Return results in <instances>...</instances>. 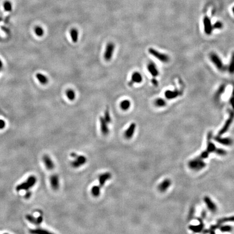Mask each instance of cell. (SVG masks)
<instances>
[{"mask_svg":"<svg viewBox=\"0 0 234 234\" xmlns=\"http://www.w3.org/2000/svg\"><path fill=\"white\" fill-rule=\"evenodd\" d=\"M37 183V178L34 176H30L29 177L26 181L18 185L16 190L17 191H20L21 190H28L32 188Z\"/></svg>","mask_w":234,"mask_h":234,"instance_id":"cell-1","label":"cell"},{"mask_svg":"<svg viewBox=\"0 0 234 234\" xmlns=\"http://www.w3.org/2000/svg\"><path fill=\"white\" fill-rule=\"evenodd\" d=\"M207 164L202 160L196 157L193 159L191 160L188 163V166L191 170L198 171L202 170L206 166Z\"/></svg>","mask_w":234,"mask_h":234,"instance_id":"cell-2","label":"cell"},{"mask_svg":"<svg viewBox=\"0 0 234 234\" xmlns=\"http://www.w3.org/2000/svg\"><path fill=\"white\" fill-rule=\"evenodd\" d=\"M210 59L211 62L214 64V65L218 70L221 71H224L225 70V67L224 66V64L222 62L220 57L216 54L215 53H211L210 55Z\"/></svg>","mask_w":234,"mask_h":234,"instance_id":"cell-3","label":"cell"},{"mask_svg":"<svg viewBox=\"0 0 234 234\" xmlns=\"http://www.w3.org/2000/svg\"><path fill=\"white\" fill-rule=\"evenodd\" d=\"M149 52L152 55H153L154 57H156L158 60H159L160 61L162 62L166 63L169 61V57L166 54H165L160 53L158 52V50L154 49L153 48H150L149 49Z\"/></svg>","mask_w":234,"mask_h":234,"instance_id":"cell-4","label":"cell"},{"mask_svg":"<svg viewBox=\"0 0 234 234\" xmlns=\"http://www.w3.org/2000/svg\"><path fill=\"white\" fill-rule=\"evenodd\" d=\"M228 111H229V117L228 119L226 120V121L225 123L224 126H223V127L221 128V130L219 131L218 136H221L222 135L224 134L225 133H226V132L228 131V130L230 126V125H231L232 121H233V120L234 119V112H233L231 110H229Z\"/></svg>","mask_w":234,"mask_h":234,"instance_id":"cell-5","label":"cell"},{"mask_svg":"<svg viewBox=\"0 0 234 234\" xmlns=\"http://www.w3.org/2000/svg\"><path fill=\"white\" fill-rule=\"evenodd\" d=\"M115 49V45L114 43L109 42L106 45L104 57L106 61H110L113 55Z\"/></svg>","mask_w":234,"mask_h":234,"instance_id":"cell-6","label":"cell"},{"mask_svg":"<svg viewBox=\"0 0 234 234\" xmlns=\"http://www.w3.org/2000/svg\"><path fill=\"white\" fill-rule=\"evenodd\" d=\"M143 81V77L138 72H135L131 76V80L128 82V86H132L134 84H140Z\"/></svg>","mask_w":234,"mask_h":234,"instance_id":"cell-7","label":"cell"},{"mask_svg":"<svg viewBox=\"0 0 234 234\" xmlns=\"http://www.w3.org/2000/svg\"><path fill=\"white\" fill-rule=\"evenodd\" d=\"M197 220L199 221V224L197 225H190L189 226V229L191 230L193 232L198 233L200 232L203 230L204 228V223L202 220V219L200 218H197Z\"/></svg>","mask_w":234,"mask_h":234,"instance_id":"cell-8","label":"cell"},{"mask_svg":"<svg viewBox=\"0 0 234 234\" xmlns=\"http://www.w3.org/2000/svg\"><path fill=\"white\" fill-rule=\"evenodd\" d=\"M203 24L204 27V31L207 35H210L213 30L211 20L208 16H206L203 19Z\"/></svg>","mask_w":234,"mask_h":234,"instance_id":"cell-9","label":"cell"},{"mask_svg":"<svg viewBox=\"0 0 234 234\" xmlns=\"http://www.w3.org/2000/svg\"><path fill=\"white\" fill-rule=\"evenodd\" d=\"M42 160L45 164L46 168L48 170L52 171L54 168V164L50 157L47 154H45L42 157Z\"/></svg>","mask_w":234,"mask_h":234,"instance_id":"cell-10","label":"cell"},{"mask_svg":"<svg viewBox=\"0 0 234 234\" xmlns=\"http://www.w3.org/2000/svg\"><path fill=\"white\" fill-rule=\"evenodd\" d=\"M214 140L220 144L225 146L231 145L233 143L232 140L230 138H222L220 136H216L214 137Z\"/></svg>","mask_w":234,"mask_h":234,"instance_id":"cell-11","label":"cell"},{"mask_svg":"<svg viewBox=\"0 0 234 234\" xmlns=\"http://www.w3.org/2000/svg\"><path fill=\"white\" fill-rule=\"evenodd\" d=\"M204 201L206 203L208 209L212 212H215L217 210V207L215 203L212 201L210 198L208 196H206L204 198Z\"/></svg>","mask_w":234,"mask_h":234,"instance_id":"cell-12","label":"cell"},{"mask_svg":"<svg viewBox=\"0 0 234 234\" xmlns=\"http://www.w3.org/2000/svg\"><path fill=\"white\" fill-rule=\"evenodd\" d=\"M50 183L52 188L54 190H58L59 188V179L58 176L56 174H53L50 176Z\"/></svg>","mask_w":234,"mask_h":234,"instance_id":"cell-13","label":"cell"},{"mask_svg":"<svg viewBox=\"0 0 234 234\" xmlns=\"http://www.w3.org/2000/svg\"><path fill=\"white\" fill-rule=\"evenodd\" d=\"M147 70L150 74L154 78L157 77L159 75V71H158L156 64L152 62H150L147 66Z\"/></svg>","mask_w":234,"mask_h":234,"instance_id":"cell-14","label":"cell"},{"mask_svg":"<svg viewBox=\"0 0 234 234\" xmlns=\"http://www.w3.org/2000/svg\"><path fill=\"white\" fill-rule=\"evenodd\" d=\"M171 185V181L169 179H165L159 184L158 187V190L161 192H164L168 189Z\"/></svg>","mask_w":234,"mask_h":234,"instance_id":"cell-15","label":"cell"},{"mask_svg":"<svg viewBox=\"0 0 234 234\" xmlns=\"http://www.w3.org/2000/svg\"><path fill=\"white\" fill-rule=\"evenodd\" d=\"M136 127V124L135 123H133L131 124V125L129 126L128 128L126 129V131L124 133L125 137L127 139H131L134 135Z\"/></svg>","mask_w":234,"mask_h":234,"instance_id":"cell-16","label":"cell"},{"mask_svg":"<svg viewBox=\"0 0 234 234\" xmlns=\"http://www.w3.org/2000/svg\"><path fill=\"white\" fill-rule=\"evenodd\" d=\"M100 123V127H101V131H102V133L106 136L109 133V128L108 127L107 123L105 121V119L103 117H100L99 118Z\"/></svg>","mask_w":234,"mask_h":234,"instance_id":"cell-17","label":"cell"},{"mask_svg":"<svg viewBox=\"0 0 234 234\" xmlns=\"http://www.w3.org/2000/svg\"><path fill=\"white\" fill-rule=\"evenodd\" d=\"M111 174L110 172H105L104 174L100 175L99 176V186L102 188L104 185H105V183L108 180H109L111 178Z\"/></svg>","mask_w":234,"mask_h":234,"instance_id":"cell-18","label":"cell"},{"mask_svg":"<svg viewBox=\"0 0 234 234\" xmlns=\"http://www.w3.org/2000/svg\"><path fill=\"white\" fill-rule=\"evenodd\" d=\"M26 217L29 222L32 223V224L37 225L40 224L43 221V217L42 216H39L38 218H35L33 215H26Z\"/></svg>","mask_w":234,"mask_h":234,"instance_id":"cell-19","label":"cell"},{"mask_svg":"<svg viewBox=\"0 0 234 234\" xmlns=\"http://www.w3.org/2000/svg\"><path fill=\"white\" fill-rule=\"evenodd\" d=\"M164 94L166 99L171 100L177 98L179 95V93L177 90H174V91L167 90V91L165 92Z\"/></svg>","mask_w":234,"mask_h":234,"instance_id":"cell-20","label":"cell"},{"mask_svg":"<svg viewBox=\"0 0 234 234\" xmlns=\"http://www.w3.org/2000/svg\"><path fill=\"white\" fill-rule=\"evenodd\" d=\"M70 35L73 42L77 43L79 39V31L76 28H72L70 30Z\"/></svg>","mask_w":234,"mask_h":234,"instance_id":"cell-21","label":"cell"},{"mask_svg":"<svg viewBox=\"0 0 234 234\" xmlns=\"http://www.w3.org/2000/svg\"><path fill=\"white\" fill-rule=\"evenodd\" d=\"M36 77L42 85H46L48 82V79L44 74L39 73L36 75Z\"/></svg>","mask_w":234,"mask_h":234,"instance_id":"cell-22","label":"cell"},{"mask_svg":"<svg viewBox=\"0 0 234 234\" xmlns=\"http://www.w3.org/2000/svg\"><path fill=\"white\" fill-rule=\"evenodd\" d=\"M131 107V102L128 100H124L120 103V107L123 111H127Z\"/></svg>","mask_w":234,"mask_h":234,"instance_id":"cell-23","label":"cell"},{"mask_svg":"<svg viewBox=\"0 0 234 234\" xmlns=\"http://www.w3.org/2000/svg\"><path fill=\"white\" fill-rule=\"evenodd\" d=\"M66 94L68 99L70 101H73L76 96L75 92L72 89H68L66 91Z\"/></svg>","mask_w":234,"mask_h":234,"instance_id":"cell-24","label":"cell"},{"mask_svg":"<svg viewBox=\"0 0 234 234\" xmlns=\"http://www.w3.org/2000/svg\"><path fill=\"white\" fill-rule=\"evenodd\" d=\"M100 190L101 187L99 185L93 186L91 189V193L92 195L95 197L99 196V195H100Z\"/></svg>","mask_w":234,"mask_h":234,"instance_id":"cell-25","label":"cell"},{"mask_svg":"<svg viewBox=\"0 0 234 234\" xmlns=\"http://www.w3.org/2000/svg\"><path fill=\"white\" fill-rule=\"evenodd\" d=\"M30 232L33 234H44V233H51L49 231L42 228H37L35 229H31L30 230Z\"/></svg>","mask_w":234,"mask_h":234,"instance_id":"cell-26","label":"cell"},{"mask_svg":"<svg viewBox=\"0 0 234 234\" xmlns=\"http://www.w3.org/2000/svg\"><path fill=\"white\" fill-rule=\"evenodd\" d=\"M154 105L158 107H164L166 105V101L162 98H157L154 100Z\"/></svg>","mask_w":234,"mask_h":234,"instance_id":"cell-27","label":"cell"},{"mask_svg":"<svg viewBox=\"0 0 234 234\" xmlns=\"http://www.w3.org/2000/svg\"><path fill=\"white\" fill-rule=\"evenodd\" d=\"M227 222H234V216L229 217H224L219 219L217 221V223L222 224L223 223Z\"/></svg>","mask_w":234,"mask_h":234,"instance_id":"cell-28","label":"cell"},{"mask_svg":"<svg viewBox=\"0 0 234 234\" xmlns=\"http://www.w3.org/2000/svg\"><path fill=\"white\" fill-rule=\"evenodd\" d=\"M216 149V146L214 143H211V141L207 142V149L206 150L207 151H208L209 153H211L214 152Z\"/></svg>","mask_w":234,"mask_h":234,"instance_id":"cell-29","label":"cell"},{"mask_svg":"<svg viewBox=\"0 0 234 234\" xmlns=\"http://www.w3.org/2000/svg\"><path fill=\"white\" fill-rule=\"evenodd\" d=\"M225 88H226V87H225V86L224 85H221L220 86V87H219V88L217 90L216 93V94H215L216 99H218V98H219V97L221 96V95L223 94V93L224 92Z\"/></svg>","mask_w":234,"mask_h":234,"instance_id":"cell-30","label":"cell"},{"mask_svg":"<svg viewBox=\"0 0 234 234\" xmlns=\"http://www.w3.org/2000/svg\"><path fill=\"white\" fill-rule=\"evenodd\" d=\"M228 70H229L230 73H231L232 74H234V52L232 53L231 58V61H230V62Z\"/></svg>","mask_w":234,"mask_h":234,"instance_id":"cell-31","label":"cell"},{"mask_svg":"<svg viewBox=\"0 0 234 234\" xmlns=\"http://www.w3.org/2000/svg\"><path fill=\"white\" fill-rule=\"evenodd\" d=\"M75 159H76L81 166L84 165L87 161V158L82 155H78L77 157L75 158Z\"/></svg>","mask_w":234,"mask_h":234,"instance_id":"cell-32","label":"cell"},{"mask_svg":"<svg viewBox=\"0 0 234 234\" xmlns=\"http://www.w3.org/2000/svg\"><path fill=\"white\" fill-rule=\"evenodd\" d=\"M34 31L36 35L39 37H42L44 34V30L41 27L39 26H37L35 28Z\"/></svg>","mask_w":234,"mask_h":234,"instance_id":"cell-33","label":"cell"},{"mask_svg":"<svg viewBox=\"0 0 234 234\" xmlns=\"http://www.w3.org/2000/svg\"><path fill=\"white\" fill-rule=\"evenodd\" d=\"M104 118V119H105V120L107 122V124H109L111 123V118L110 116V111H109V108H107L106 110H105Z\"/></svg>","mask_w":234,"mask_h":234,"instance_id":"cell-34","label":"cell"},{"mask_svg":"<svg viewBox=\"0 0 234 234\" xmlns=\"http://www.w3.org/2000/svg\"><path fill=\"white\" fill-rule=\"evenodd\" d=\"M219 230L222 232H230L232 231V228L230 225H221L219 227Z\"/></svg>","mask_w":234,"mask_h":234,"instance_id":"cell-35","label":"cell"},{"mask_svg":"<svg viewBox=\"0 0 234 234\" xmlns=\"http://www.w3.org/2000/svg\"><path fill=\"white\" fill-rule=\"evenodd\" d=\"M209 154H210V153L208 151L206 150V151H203V152H202L200 155L199 156L197 157V158H198L199 159L203 160L204 159H206V158H207L209 157Z\"/></svg>","mask_w":234,"mask_h":234,"instance_id":"cell-36","label":"cell"},{"mask_svg":"<svg viewBox=\"0 0 234 234\" xmlns=\"http://www.w3.org/2000/svg\"><path fill=\"white\" fill-rule=\"evenodd\" d=\"M214 152L218 154V155L219 156H224L226 154V151L224 150V149H222L216 148V149Z\"/></svg>","mask_w":234,"mask_h":234,"instance_id":"cell-37","label":"cell"},{"mask_svg":"<svg viewBox=\"0 0 234 234\" xmlns=\"http://www.w3.org/2000/svg\"><path fill=\"white\" fill-rule=\"evenodd\" d=\"M223 23L222 22H220V21H217V22H216L214 24V26H212L213 29H221L223 28Z\"/></svg>","mask_w":234,"mask_h":234,"instance_id":"cell-38","label":"cell"},{"mask_svg":"<svg viewBox=\"0 0 234 234\" xmlns=\"http://www.w3.org/2000/svg\"><path fill=\"white\" fill-rule=\"evenodd\" d=\"M194 214H195V208L192 207L191 208L190 210L189 213L188 215V218L189 219H191L193 217Z\"/></svg>","mask_w":234,"mask_h":234,"instance_id":"cell-39","label":"cell"},{"mask_svg":"<svg viewBox=\"0 0 234 234\" xmlns=\"http://www.w3.org/2000/svg\"><path fill=\"white\" fill-rule=\"evenodd\" d=\"M4 8L7 11H10L12 10V6L11 4L8 2H6L4 4Z\"/></svg>","mask_w":234,"mask_h":234,"instance_id":"cell-40","label":"cell"},{"mask_svg":"<svg viewBox=\"0 0 234 234\" xmlns=\"http://www.w3.org/2000/svg\"><path fill=\"white\" fill-rule=\"evenodd\" d=\"M71 165H72V166L74 168H78L81 166V165L79 164V162L76 159H75L74 160H73L72 162Z\"/></svg>","mask_w":234,"mask_h":234,"instance_id":"cell-41","label":"cell"},{"mask_svg":"<svg viewBox=\"0 0 234 234\" xmlns=\"http://www.w3.org/2000/svg\"><path fill=\"white\" fill-rule=\"evenodd\" d=\"M221 224H218V223H217V224H215V225H212L210 226V230H215L216 229H217L218 228H219V226H221Z\"/></svg>","mask_w":234,"mask_h":234,"instance_id":"cell-42","label":"cell"},{"mask_svg":"<svg viewBox=\"0 0 234 234\" xmlns=\"http://www.w3.org/2000/svg\"><path fill=\"white\" fill-rule=\"evenodd\" d=\"M6 126L5 121L2 119H0V129L4 128Z\"/></svg>","mask_w":234,"mask_h":234,"instance_id":"cell-43","label":"cell"},{"mask_svg":"<svg viewBox=\"0 0 234 234\" xmlns=\"http://www.w3.org/2000/svg\"><path fill=\"white\" fill-rule=\"evenodd\" d=\"M31 192L27 190L26 193V195H25V197H26L27 199H28L31 197Z\"/></svg>","mask_w":234,"mask_h":234,"instance_id":"cell-44","label":"cell"},{"mask_svg":"<svg viewBox=\"0 0 234 234\" xmlns=\"http://www.w3.org/2000/svg\"><path fill=\"white\" fill-rule=\"evenodd\" d=\"M151 82H152V84L154 85V86H158V81L157 80V79H155V78H153L152 79V80H151Z\"/></svg>","mask_w":234,"mask_h":234,"instance_id":"cell-45","label":"cell"},{"mask_svg":"<svg viewBox=\"0 0 234 234\" xmlns=\"http://www.w3.org/2000/svg\"><path fill=\"white\" fill-rule=\"evenodd\" d=\"M230 104H231V106L232 107V109L234 111V96H232L231 98L230 99Z\"/></svg>","mask_w":234,"mask_h":234,"instance_id":"cell-46","label":"cell"},{"mask_svg":"<svg viewBox=\"0 0 234 234\" xmlns=\"http://www.w3.org/2000/svg\"><path fill=\"white\" fill-rule=\"evenodd\" d=\"M206 215H207V213H206V210H203L202 211V213H201V216H202V218L204 219L205 218H206Z\"/></svg>","mask_w":234,"mask_h":234,"instance_id":"cell-47","label":"cell"},{"mask_svg":"<svg viewBox=\"0 0 234 234\" xmlns=\"http://www.w3.org/2000/svg\"><path fill=\"white\" fill-rule=\"evenodd\" d=\"M78 156V154L76 153H75V152H72V153H71V156L72 157H73L74 158H75Z\"/></svg>","mask_w":234,"mask_h":234,"instance_id":"cell-48","label":"cell"},{"mask_svg":"<svg viewBox=\"0 0 234 234\" xmlns=\"http://www.w3.org/2000/svg\"><path fill=\"white\" fill-rule=\"evenodd\" d=\"M2 67H3V63H2V62L1 61V60H0V71H1Z\"/></svg>","mask_w":234,"mask_h":234,"instance_id":"cell-49","label":"cell"},{"mask_svg":"<svg viewBox=\"0 0 234 234\" xmlns=\"http://www.w3.org/2000/svg\"><path fill=\"white\" fill-rule=\"evenodd\" d=\"M232 96H234V85H233V90H232Z\"/></svg>","mask_w":234,"mask_h":234,"instance_id":"cell-50","label":"cell"},{"mask_svg":"<svg viewBox=\"0 0 234 234\" xmlns=\"http://www.w3.org/2000/svg\"><path fill=\"white\" fill-rule=\"evenodd\" d=\"M232 12H233V14H234V7H232Z\"/></svg>","mask_w":234,"mask_h":234,"instance_id":"cell-51","label":"cell"}]
</instances>
